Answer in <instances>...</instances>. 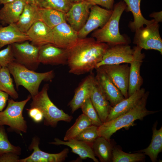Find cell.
I'll use <instances>...</instances> for the list:
<instances>
[{
    "label": "cell",
    "mask_w": 162,
    "mask_h": 162,
    "mask_svg": "<svg viewBox=\"0 0 162 162\" xmlns=\"http://www.w3.org/2000/svg\"><path fill=\"white\" fill-rule=\"evenodd\" d=\"M109 46L93 38H79L69 50V72L80 75L92 72L100 62Z\"/></svg>",
    "instance_id": "1"
},
{
    "label": "cell",
    "mask_w": 162,
    "mask_h": 162,
    "mask_svg": "<svg viewBox=\"0 0 162 162\" xmlns=\"http://www.w3.org/2000/svg\"><path fill=\"white\" fill-rule=\"evenodd\" d=\"M148 92H146L137 104L128 112L111 120L106 121L98 127L99 136H103L109 140L112 134L120 129L132 126L136 120H142L146 116L154 114L158 111H150L146 108Z\"/></svg>",
    "instance_id": "2"
},
{
    "label": "cell",
    "mask_w": 162,
    "mask_h": 162,
    "mask_svg": "<svg viewBox=\"0 0 162 162\" xmlns=\"http://www.w3.org/2000/svg\"><path fill=\"white\" fill-rule=\"evenodd\" d=\"M7 67L14 77L17 90L20 86H22L28 91L32 98L38 93L43 81H51L54 77L52 70L38 73L15 62L10 64Z\"/></svg>",
    "instance_id": "3"
},
{
    "label": "cell",
    "mask_w": 162,
    "mask_h": 162,
    "mask_svg": "<svg viewBox=\"0 0 162 162\" xmlns=\"http://www.w3.org/2000/svg\"><path fill=\"white\" fill-rule=\"evenodd\" d=\"M126 4L122 1L114 5L111 16L102 28L95 30L92 34L93 38L100 42L104 43L109 46L118 44H128L129 40L120 34L119 23L121 16L125 10Z\"/></svg>",
    "instance_id": "4"
},
{
    "label": "cell",
    "mask_w": 162,
    "mask_h": 162,
    "mask_svg": "<svg viewBox=\"0 0 162 162\" xmlns=\"http://www.w3.org/2000/svg\"><path fill=\"white\" fill-rule=\"evenodd\" d=\"M48 84H45L37 95L32 97L30 108L35 107L41 110L45 125L55 127L59 121L70 122L73 117L58 108L53 104L48 96Z\"/></svg>",
    "instance_id": "5"
},
{
    "label": "cell",
    "mask_w": 162,
    "mask_h": 162,
    "mask_svg": "<svg viewBox=\"0 0 162 162\" xmlns=\"http://www.w3.org/2000/svg\"><path fill=\"white\" fill-rule=\"evenodd\" d=\"M31 98L29 95L26 99L20 101H16L12 98L8 99L6 108L0 112V125H8L11 130L18 133H26L27 122L22 112L25 106Z\"/></svg>",
    "instance_id": "6"
},
{
    "label": "cell",
    "mask_w": 162,
    "mask_h": 162,
    "mask_svg": "<svg viewBox=\"0 0 162 162\" xmlns=\"http://www.w3.org/2000/svg\"><path fill=\"white\" fill-rule=\"evenodd\" d=\"M159 27V23L154 21L145 27L139 28L135 32L134 43L142 49L156 50L162 55V40Z\"/></svg>",
    "instance_id": "7"
},
{
    "label": "cell",
    "mask_w": 162,
    "mask_h": 162,
    "mask_svg": "<svg viewBox=\"0 0 162 162\" xmlns=\"http://www.w3.org/2000/svg\"><path fill=\"white\" fill-rule=\"evenodd\" d=\"M29 41L11 44L15 62L27 68L35 71L40 64L38 60L39 47Z\"/></svg>",
    "instance_id": "8"
},
{
    "label": "cell",
    "mask_w": 162,
    "mask_h": 162,
    "mask_svg": "<svg viewBox=\"0 0 162 162\" xmlns=\"http://www.w3.org/2000/svg\"><path fill=\"white\" fill-rule=\"evenodd\" d=\"M134 55V48H131L128 44L109 46L95 68L105 65L130 64Z\"/></svg>",
    "instance_id": "9"
},
{
    "label": "cell",
    "mask_w": 162,
    "mask_h": 162,
    "mask_svg": "<svg viewBox=\"0 0 162 162\" xmlns=\"http://www.w3.org/2000/svg\"><path fill=\"white\" fill-rule=\"evenodd\" d=\"M128 64L105 65L99 67L106 73L125 98L128 97L130 66Z\"/></svg>",
    "instance_id": "10"
},
{
    "label": "cell",
    "mask_w": 162,
    "mask_h": 162,
    "mask_svg": "<svg viewBox=\"0 0 162 162\" xmlns=\"http://www.w3.org/2000/svg\"><path fill=\"white\" fill-rule=\"evenodd\" d=\"M90 9L89 16L85 25L78 32L79 38H86L92 31L104 26L111 16L112 10L104 8L98 5H92Z\"/></svg>",
    "instance_id": "11"
},
{
    "label": "cell",
    "mask_w": 162,
    "mask_h": 162,
    "mask_svg": "<svg viewBox=\"0 0 162 162\" xmlns=\"http://www.w3.org/2000/svg\"><path fill=\"white\" fill-rule=\"evenodd\" d=\"M69 54V50L47 44L39 47L38 60L44 64H67Z\"/></svg>",
    "instance_id": "12"
},
{
    "label": "cell",
    "mask_w": 162,
    "mask_h": 162,
    "mask_svg": "<svg viewBox=\"0 0 162 162\" xmlns=\"http://www.w3.org/2000/svg\"><path fill=\"white\" fill-rule=\"evenodd\" d=\"M39 139L37 137L32 139L29 147L30 150H33L28 157L20 160V162H61L64 161L69 152L66 148L59 153H49L41 150L39 148Z\"/></svg>",
    "instance_id": "13"
},
{
    "label": "cell",
    "mask_w": 162,
    "mask_h": 162,
    "mask_svg": "<svg viewBox=\"0 0 162 162\" xmlns=\"http://www.w3.org/2000/svg\"><path fill=\"white\" fill-rule=\"evenodd\" d=\"M92 6L85 0L73 3L69 10L65 14L66 22L77 32L85 25Z\"/></svg>",
    "instance_id": "14"
},
{
    "label": "cell",
    "mask_w": 162,
    "mask_h": 162,
    "mask_svg": "<svg viewBox=\"0 0 162 162\" xmlns=\"http://www.w3.org/2000/svg\"><path fill=\"white\" fill-rule=\"evenodd\" d=\"M53 44L63 49L70 50L79 38L78 32L67 22H63L52 29Z\"/></svg>",
    "instance_id": "15"
},
{
    "label": "cell",
    "mask_w": 162,
    "mask_h": 162,
    "mask_svg": "<svg viewBox=\"0 0 162 162\" xmlns=\"http://www.w3.org/2000/svg\"><path fill=\"white\" fill-rule=\"evenodd\" d=\"M134 48V57L130 63L128 97L139 90L143 82V79L140 75V70L145 58V54L142 52V49L140 47L136 46Z\"/></svg>",
    "instance_id": "16"
},
{
    "label": "cell",
    "mask_w": 162,
    "mask_h": 162,
    "mask_svg": "<svg viewBox=\"0 0 162 162\" xmlns=\"http://www.w3.org/2000/svg\"><path fill=\"white\" fill-rule=\"evenodd\" d=\"M95 79L104 94L112 107L125 98L106 73L100 68H95Z\"/></svg>",
    "instance_id": "17"
},
{
    "label": "cell",
    "mask_w": 162,
    "mask_h": 162,
    "mask_svg": "<svg viewBox=\"0 0 162 162\" xmlns=\"http://www.w3.org/2000/svg\"><path fill=\"white\" fill-rule=\"evenodd\" d=\"M95 80L94 74L91 72L80 83L68 104L72 113L80 108L84 102L90 98Z\"/></svg>",
    "instance_id": "18"
},
{
    "label": "cell",
    "mask_w": 162,
    "mask_h": 162,
    "mask_svg": "<svg viewBox=\"0 0 162 162\" xmlns=\"http://www.w3.org/2000/svg\"><path fill=\"white\" fill-rule=\"evenodd\" d=\"M26 34L31 43L37 47L49 43L53 44L52 29L40 20L35 22Z\"/></svg>",
    "instance_id": "19"
},
{
    "label": "cell",
    "mask_w": 162,
    "mask_h": 162,
    "mask_svg": "<svg viewBox=\"0 0 162 162\" xmlns=\"http://www.w3.org/2000/svg\"><path fill=\"white\" fill-rule=\"evenodd\" d=\"M145 92L144 88H141L130 96L124 98L112 107L106 122L113 119L132 109L138 103Z\"/></svg>",
    "instance_id": "20"
},
{
    "label": "cell",
    "mask_w": 162,
    "mask_h": 162,
    "mask_svg": "<svg viewBox=\"0 0 162 162\" xmlns=\"http://www.w3.org/2000/svg\"><path fill=\"white\" fill-rule=\"evenodd\" d=\"M26 4L25 0H15L4 4L0 9V23L4 26L16 23Z\"/></svg>",
    "instance_id": "21"
},
{
    "label": "cell",
    "mask_w": 162,
    "mask_h": 162,
    "mask_svg": "<svg viewBox=\"0 0 162 162\" xmlns=\"http://www.w3.org/2000/svg\"><path fill=\"white\" fill-rule=\"evenodd\" d=\"M90 99L101 121L103 123L105 122L112 106L102 92L96 79Z\"/></svg>",
    "instance_id": "22"
},
{
    "label": "cell",
    "mask_w": 162,
    "mask_h": 162,
    "mask_svg": "<svg viewBox=\"0 0 162 162\" xmlns=\"http://www.w3.org/2000/svg\"><path fill=\"white\" fill-rule=\"evenodd\" d=\"M49 143L56 145L67 146L71 148L73 152L78 154L81 159H85L88 158L95 162H99L95 157L91 145L83 141L75 139L63 141L55 138L54 141Z\"/></svg>",
    "instance_id": "23"
},
{
    "label": "cell",
    "mask_w": 162,
    "mask_h": 162,
    "mask_svg": "<svg viewBox=\"0 0 162 162\" xmlns=\"http://www.w3.org/2000/svg\"><path fill=\"white\" fill-rule=\"evenodd\" d=\"M29 41L26 33L21 32L15 24L6 26H0V49L4 46L13 44Z\"/></svg>",
    "instance_id": "24"
},
{
    "label": "cell",
    "mask_w": 162,
    "mask_h": 162,
    "mask_svg": "<svg viewBox=\"0 0 162 162\" xmlns=\"http://www.w3.org/2000/svg\"><path fill=\"white\" fill-rule=\"evenodd\" d=\"M125 2L127 6L125 10L127 11H131L133 16L134 21L130 22L129 26L132 31L135 32L139 28L149 25L154 21V19L148 20L143 16L140 9L141 0H120Z\"/></svg>",
    "instance_id": "25"
},
{
    "label": "cell",
    "mask_w": 162,
    "mask_h": 162,
    "mask_svg": "<svg viewBox=\"0 0 162 162\" xmlns=\"http://www.w3.org/2000/svg\"><path fill=\"white\" fill-rule=\"evenodd\" d=\"M38 8L36 5L26 4L18 20L15 23L21 32L26 33L35 22L40 20Z\"/></svg>",
    "instance_id": "26"
},
{
    "label": "cell",
    "mask_w": 162,
    "mask_h": 162,
    "mask_svg": "<svg viewBox=\"0 0 162 162\" xmlns=\"http://www.w3.org/2000/svg\"><path fill=\"white\" fill-rule=\"evenodd\" d=\"M157 125L156 122L152 128L153 134L150 145L147 148L137 151L148 156L152 162L157 161L158 154L162 151V127L158 130Z\"/></svg>",
    "instance_id": "27"
},
{
    "label": "cell",
    "mask_w": 162,
    "mask_h": 162,
    "mask_svg": "<svg viewBox=\"0 0 162 162\" xmlns=\"http://www.w3.org/2000/svg\"><path fill=\"white\" fill-rule=\"evenodd\" d=\"M110 141L103 136H98L91 145L94 155L101 162L112 161L113 146Z\"/></svg>",
    "instance_id": "28"
},
{
    "label": "cell",
    "mask_w": 162,
    "mask_h": 162,
    "mask_svg": "<svg viewBox=\"0 0 162 162\" xmlns=\"http://www.w3.org/2000/svg\"><path fill=\"white\" fill-rule=\"evenodd\" d=\"M38 10L40 20L52 29L66 22L65 14L61 12L39 7Z\"/></svg>",
    "instance_id": "29"
},
{
    "label": "cell",
    "mask_w": 162,
    "mask_h": 162,
    "mask_svg": "<svg viewBox=\"0 0 162 162\" xmlns=\"http://www.w3.org/2000/svg\"><path fill=\"white\" fill-rule=\"evenodd\" d=\"M10 73L7 67H2L0 70V90L4 92L14 100L18 98Z\"/></svg>",
    "instance_id": "30"
},
{
    "label": "cell",
    "mask_w": 162,
    "mask_h": 162,
    "mask_svg": "<svg viewBox=\"0 0 162 162\" xmlns=\"http://www.w3.org/2000/svg\"><path fill=\"white\" fill-rule=\"evenodd\" d=\"M145 158V155L142 152L127 153L117 147H113L112 162H137L143 161Z\"/></svg>",
    "instance_id": "31"
},
{
    "label": "cell",
    "mask_w": 162,
    "mask_h": 162,
    "mask_svg": "<svg viewBox=\"0 0 162 162\" xmlns=\"http://www.w3.org/2000/svg\"><path fill=\"white\" fill-rule=\"evenodd\" d=\"M92 125L89 119L83 113L76 119L74 124L66 131L64 141L74 139L87 127Z\"/></svg>",
    "instance_id": "32"
},
{
    "label": "cell",
    "mask_w": 162,
    "mask_h": 162,
    "mask_svg": "<svg viewBox=\"0 0 162 162\" xmlns=\"http://www.w3.org/2000/svg\"><path fill=\"white\" fill-rule=\"evenodd\" d=\"M73 4L70 0H39L37 6L40 8L54 9L65 14Z\"/></svg>",
    "instance_id": "33"
},
{
    "label": "cell",
    "mask_w": 162,
    "mask_h": 162,
    "mask_svg": "<svg viewBox=\"0 0 162 162\" xmlns=\"http://www.w3.org/2000/svg\"><path fill=\"white\" fill-rule=\"evenodd\" d=\"M21 148L12 144L9 141L4 125H0V155L11 152L18 155L21 153Z\"/></svg>",
    "instance_id": "34"
},
{
    "label": "cell",
    "mask_w": 162,
    "mask_h": 162,
    "mask_svg": "<svg viewBox=\"0 0 162 162\" xmlns=\"http://www.w3.org/2000/svg\"><path fill=\"white\" fill-rule=\"evenodd\" d=\"M82 113L90 120L92 125L99 127L103 123L90 99H87L81 106Z\"/></svg>",
    "instance_id": "35"
},
{
    "label": "cell",
    "mask_w": 162,
    "mask_h": 162,
    "mask_svg": "<svg viewBox=\"0 0 162 162\" xmlns=\"http://www.w3.org/2000/svg\"><path fill=\"white\" fill-rule=\"evenodd\" d=\"M98 127L91 125L85 128L74 139L86 142L91 145L99 136Z\"/></svg>",
    "instance_id": "36"
},
{
    "label": "cell",
    "mask_w": 162,
    "mask_h": 162,
    "mask_svg": "<svg viewBox=\"0 0 162 162\" xmlns=\"http://www.w3.org/2000/svg\"><path fill=\"white\" fill-rule=\"evenodd\" d=\"M12 48L11 44L0 50V66L1 67H8L10 63L15 62Z\"/></svg>",
    "instance_id": "37"
},
{
    "label": "cell",
    "mask_w": 162,
    "mask_h": 162,
    "mask_svg": "<svg viewBox=\"0 0 162 162\" xmlns=\"http://www.w3.org/2000/svg\"><path fill=\"white\" fill-rule=\"evenodd\" d=\"M29 117L35 122L38 123L41 122L44 119L43 114L38 108L31 107L26 109Z\"/></svg>",
    "instance_id": "38"
},
{
    "label": "cell",
    "mask_w": 162,
    "mask_h": 162,
    "mask_svg": "<svg viewBox=\"0 0 162 162\" xmlns=\"http://www.w3.org/2000/svg\"><path fill=\"white\" fill-rule=\"evenodd\" d=\"M92 6L100 5L106 9L111 10L113 9L114 0H85Z\"/></svg>",
    "instance_id": "39"
},
{
    "label": "cell",
    "mask_w": 162,
    "mask_h": 162,
    "mask_svg": "<svg viewBox=\"0 0 162 162\" xmlns=\"http://www.w3.org/2000/svg\"><path fill=\"white\" fill-rule=\"evenodd\" d=\"M19 155L9 152L0 155V162H20Z\"/></svg>",
    "instance_id": "40"
},
{
    "label": "cell",
    "mask_w": 162,
    "mask_h": 162,
    "mask_svg": "<svg viewBox=\"0 0 162 162\" xmlns=\"http://www.w3.org/2000/svg\"><path fill=\"white\" fill-rule=\"evenodd\" d=\"M9 95L6 93L0 90V112L3 111L8 100Z\"/></svg>",
    "instance_id": "41"
},
{
    "label": "cell",
    "mask_w": 162,
    "mask_h": 162,
    "mask_svg": "<svg viewBox=\"0 0 162 162\" xmlns=\"http://www.w3.org/2000/svg\"><path fill=\"white\" fill-rule=\"evenodd\" d=\"M149 16L153 18L155 21L159 23L162 22V11L158 12H154L151 14Z\"/></svg>",
    "instance_id": "42"
},
{
    "label": "cell",
    "mask_w": 162,
    "mask_h": 162,
    "mask_svg": "<svg viewBox=\"0 0 162 162\" xmlns=\"http://www.w3.org/2000/svg\"><path fill=\"white\" fill-rule=\"evenodd\" d=\"M26 3L34 4L37 6L39 0H25Z\"/></svg>",
    "instance_id": "43"
},
{
    "label": "cell",
    "mask_w": 162,
    "mask_h": 162,
    "mask_svg": "<svg viewBox=\"0 0 162 162\" xmlns=\"http://www.w3.org/2000/svg\"><path fill=\"white\" fill-rule=\"evenodd\" d=\"M15 0H0V5L11 2Z\"/></svg>",
    "instance_id": "44"
},
{
    "label": "cell",
    "mask_w": 162,
    "mask_h": 162,
    "mask_svg": "<svg viewBox=\"0 0 162 162\" xmlns=\"http://www.w3.org/2000/svg\"><path fill=\"white\" fill-rule=\"evenodd\" d=\"M71 2L72 3H75L76 2H79L83 0H70Z\"/></svg>",
    "instance_id": "45"
},
{
    "label": "cell",
    "mask_w": 162,
    "mask_h": 162,
    "mask_svg": "<svg viewBox=\"0 0 162 162\" xmlns=\"http://www.w3.org/2000/svg\"><path fill=\"white\" fill-rule=\"evenodd\" d=\"M1 68H2L1 66H0V70Z\"/></svg>",
    "instance_id": "46"
}]
</instances>
